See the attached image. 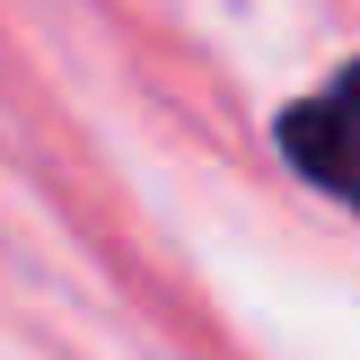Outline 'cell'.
Here are the masks:
<instances>
[{"label": "cell", "instance_id": "obj_1", "mask_svg": "<svg viewBox=\"0 0 360 360\" xmlns=\"http://www.w3.org/2000/svg\"><path fill=\"white\" fill-rule=\"evenodd\" d=\"M281 158L316 193H334L343 211H360V62H343L316 97H299L281 115Z\"/></svg>", "mask_w": 360, "mask_h": 360}]
</instances>
